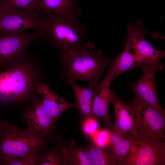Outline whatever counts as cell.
<instances>
[{"instance_id": "obj_5", "label": "cell", "mask_w": 165, "mask_h": 165, "mask_svg": "<svg viewBox=\"0 0 165 165\" xmlns=\"http://www.w3.org/2000/svg\"><path fill=\"white\" fill-rule=\"evenodd\" d=\"M165 141L138 132L131 135L130 150L123 165H165Z\"/></svg>"}, {"instance_id": "obj_6", "label": "cell", "mask_w": 165, "mask_h": 165, "mask_svg": "<svg viewBox=\"0 0 165 165\" xmlns=\"http://www.w3.org/2000/svg\"><path fill=\"white\" fill-rule=\"evenodd\" d=\"M147 30L142 26V21L134 24H128L127 26L125 46L129 49L138 63L139 67L160 62L165 56V51L156 49L146 40Z\"/></svg>"}, {"instance_id": "obj_14", "label": "cell", "mask_w": 165, "mask_h": 165, "mask_svg": "<svg viewBox=\"0 0 165 165\" xmlns=\"http://www.w3.org/2000/svg\"><path fill=\"white\" fill-rule=\"evenodd\" d=\"M35 89L41 97L42 105L55 123L65 111L74 108V104L56 94L44 82H37Z\"/></svg>"}, {"instance_id": "obj_9", "label": "cell", "mask_w": 165, "mask_h": 165, "mask_svg": "<svg viewBox=\"0 0 165 165\" xmlns=\"http://www.w3.org/2000/svg\"><path fill=\"white\" fill-rule=\"evenodd\" d=\"M38 14L34 9H20L2 3L0 8V32L18 34L36 29Z\"/></svg>"}, {"instance_id": "obj_2", "label": "cell", "mask_w": 165, "mask_h": 165, "mask_svg": "<svg viewBox=\"0 0 165 165\" xmlns=\"http://www.w3.org/2000/svg\"><path fill=\"white\" fill-rule=\"evenodd\" d=\"M81 11L39 14L37 28L41 38L59 52L86 42V26L81 22Z\"/></svg>"}, {"instance_id": "obj_21", "label": "cell", "mask_w": 165, "mask_h": 165, "mask_svg": "<svg viewBox=\"0 0 165 165\" xmlns=\"http://www.w3.org/2000/svg\"><path fill=\"white\" fill-rule=\"evenodd\" d=\"M89 145L94 165H117L116 159L109 145L100 147L91 142Z\"/></svg>"}, {"instance_id": "obj_3", "label": "cell", "mask_w": 165, "mask_h": 165, "mask_svg": "<svg viewBox=\"0 0 165 165\" xmlns=\"http://www.w3.org/2000/svg\"><path fill=\"white\" fill-rule=\"evenodd\" d=\"M23 58L0 73V98L3 101L24 100L35 88V71L31 63Z\"/></svg>"}, {"instance_id": "obj_12", "label": "cell", "mask_w": 165, "mask_h": 165, "mask_svg": "<svg viewBox=\"0 0 165 165\" xmlns=\"http://www.w3.org/2000/svg\"><path fill=\"white\" fill-rule=\"evenodd\" d=\"M113 69L110 65L109 69L103 80L94 89V101L92 116L99 121L100 118L104 126L110 131L113 128L112 119L113 116L109 112L110 103V85L113 78Z\"/></svg>"}, {"instance_id": "obj_1", "label": "cell", "mask_w": 165, "mask_h": 165, "mask_svg": "<svg viewBox=\"0 0 165 165\" xmlns=\"http://www.w3.org/2000/svg\"><path fill=\"white\" fill-rule=\"evenodd\" d=\"M90 41L84 44L59 52L61 63V79L65 83L83 81L89 82V87L94 89L99 84L105 68L110 65V57H104L101 50H95Z\"/></svg>"}, {"instance_id": "obj_8", "label": "cell", "mask_w": 165, "mask_h": 165, "mask_svg": "<svg viewBox=\"0 0 165 165\" xmlns=\"http://www.w3.org/2000/svg\"><path fill=\"white\" fill-rule=\"evenodd\" d=\"M0 35V68L10 67L23 57L27 46L33 41L41 38L37 29L32 32L18 34L3 32Z\"/></svg>"}, {"instance_id": "obj_25", "label": "cell", "mask_w": 165, "mask_h": 165, "mask_svg": "<svg viewBox=\"0 0 165 165\" xmlns=\"http://www.w3.org/2000/svg\"><path fill=\"white\" fill-rule=\"evenodd\" d=\"M99 120L92 116L87 117L84 121L82 126V133L88 136L99 129Z\"/></svg>"}, {"instance_id": "obj_22", "label": "cell", "mask_w": 165, "mask_h": 165, "mask_svg": "<svg viewBox=\"0 0 165 165\" xmlns=\"http://www.w3.org/2000/svg\"><path fill=\"white\" fill-rule=\"evenodd\" d=\"M42 148L37 152L22 156L0 155V165H39Z\"/></svg>"}, {"instance_id": "obj_24", "label": "cell", "mask_w": 165, "mask_h": 165, "mask_svg": "<svg viewBox=\"0 0 165 165\" xmlns=\"http://www.w3.org/2000/svg\"><path fill=\"white\" fill-rule=\"evenodd\" d=\"M38 0H2V3L17 9H34L37 11Z\"/></svg>"}, {"instance_id": "obj_19", "label": "cell", "mask_w": 165, "mask_h": 165, "mask_svg": "<svg viewBox=\"0 0 165 165\" xmlns=\"http://www.w3.org/2000/svg\"><path fill=\"white\" fill-rule=\"evenodd\" d=\"M80 0H38V14L81 11L77 5Z\"/></svg>"}, {"instance_id": "obj_20", "label": "cell", "mask_w": 165, "mask_h": 165, "mask_svg": "<svg viewBox=\"0 0 165 165\" xmlns=\"http://www.w3.org/2000/svg\"><path fill=\"white\" fill-rule=\"evenodd\" d=\"M110 65L113 68L112 82L124 72L134 68L139 67L134 56L126 46L124 50L116 58L111 60Z\"/></svg>"}, {"instance_id": "obj_26", "label": "cell", "mask_w": 165, "mask_h": 165, "mask_svg": "<svg viewBox=\"0 0 165 165\" xmlns=\"http://www.w3.org/2000/svg\"><path fill=\"white\" fill-rule=\"evenodd\" d=\"M8 125V122L5 121L0 119V128L7 126Z\"/></svg>"}, {"instance_id": "obj_16", "label": "cell", "mask_w": 165, "mask_h": 165, "mask_svg": "<svg viewBox=\"0 0 165 165\" xmlns=\"http://www.w3.org/2000/svg\"><path fill=\"white\" fill-rule=\"evenodd\" d=\"M62 152L67 165H94L89 144L79 146L73 140L66 141Z\"/></svg>"}, {"instance_id": "obj_18", "label": "cell", "mask_w": 165, "mask_h": 165, "mask_svg": "<svg viewBox=\"0 0 165 165\" xmlns=\"http://www.w3.org/2000/svg\"><path fill=\"white\" fill-rule=\"evenodd\" d=\"M109 145L117 161V165H123L131 145V135L112 130Z\"/></svg>"}, {"instance_id": "obj_4", "label": "cell", "mask_w": 165, "mask_h": 165, "mask_svg": "<svg viewBox=\"0 0 165 165\" xmlns=\"http://www.w3.org/2000/svg\"><path fill=\"white\" fill-rule=\"evenodd\" d=\"M32 133L27 129L6 127L0 130V155L22 156L37 152L54 137Z\"/></svg>"}, {"instance_id": "obj_23", "label": "cell", "mask_w": 165, "mask_h": 165, "mask_svg": "<svg viewBox=\"0 0 165 165\" xmlns=\"http://www.w3.org/2000/svg\"><path fill=\"white\" fill-rule=\"evenodd\" d=\"M90 142L100 147L109 145L110 140V132L106 129L97 130L87 136Z\"/></svg>"}, {"instance_id": "obj_27", "label": "cell", "mask_w": 165, "mask_h": 165, "mask_svg": "<svg viewBox=\"0 0 165 165\" xmlns=\"http://www.w3.org/2000/svg\"><path fill=\"white\" fill-rule=\"evenodd\" d=\"M2 4V0H0V8Z\"/></svg>"}, {"instance_id": "obj_15", "label": "cell", "mask_w": 165, "mask_h": 165, "mask_svg": "<svg viewBox=\"0 0 165 165\" xmlns=\"http://www.w3.org/2000/svg\"><path fill=\"white\" fill-rule=\"evenodd\" d=\"M75 99L74 108L77 109L79 116V122L81 124L86 119L91 116L94 101V89L77 85L76 82L69 81Z\"/></svg>"}, {"instance_id": "obj_17", "label": "cell", "mask_w": 165, "mask_h": 165, "mask_svg": "<svg viewBox=\"0 0 165 165\" xmlns=\"http://www.w3.org/2000/svg\"><path fill=\"white\" fill-rule=\"evenodd\" d=\"M51 140L52 147L42 148L39 165H67L62 152L66 141L56 135Z\"/></svg>"}, {"instance_id": "obj_11", "label": "cell", "mask_w": 165, "mask_h": 165, "mask_svg": "<svg viewBox=\"0 0 165 165\" xmlns=\"http://www.w3.org/2000/svg\"><path fill=\"white\" fill-rule=\"evenodd\" d=\"M20 117L21 121L26 124L27 129L33 133L51 135L57 128L41 99H35L31 106L23 110Z\"/></svg>"}, {"instance_id": "obj_13", "label": "cell", "mask_w": 165, "mask_h": 165, "mask_svg": "<svg viewBox=\"0 0 165 165\" xmlns=\"http://www.w3.org/2000/svg\"><path fill=\"white\" fill-rule=\"evenodd\" d=\"M110 103L112 104L114 108L113 116L114 121L112 130L133 136L136 135L138 131L132 110L111 89Z\"/></svg>"}, {"instance_id": "obj_10", "label": "cell", "mask_w": 165, "mask_h": 165, "mask_svg": "<svg viewBox=\"0 0 165 165\" xmlns=\"http://www.w3.org/2000/svg\"><path fill=\"white\" fill-rule=\"evenodd\" d=\"M163 69V66L160 62L142 67L141 77L130 86L135 96L147 102L155 110L165 116V111L158 100L156 83V73Z\"/></svg>"}, {"instance_id": "obj_7", "label": "cell", "mask_w": 165, "mask_h": 165, "mask_svg": "<svg viewBox=\"0 0 165 165\" xmlns=\"http://www.w3.org/2000/svg\"><path fill=\"white\" fill-rule=\"evenodd\" d=\"M132 110L138 132L161 140L165 138V117L145 101L135 96L128 105Z\"/></svg>"}]
</instances>
